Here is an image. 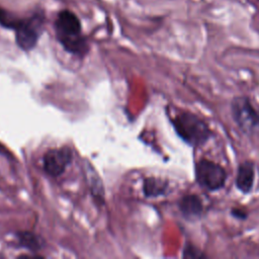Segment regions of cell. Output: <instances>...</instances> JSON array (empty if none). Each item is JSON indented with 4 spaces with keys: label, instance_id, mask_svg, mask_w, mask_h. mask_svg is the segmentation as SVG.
I'll list each match as a JSON object with an SVG mask.
<instances>
[{
    "label": "cell",
    "instance_id": "obj_1",
    "mask_svg": "<svg viewBox=\"0 0 259 259\" xmlns=\"http://www.w3.org/2000/svg\"><path fill=\"white\" fill-rule=\"evenodd\" d=\"M55 31L59 42L70 54L84 57L89 51L86 37L82 34L79 17L71 10H61L55 20Z\"/></svg>",
    "mask_w": 259,
    "mask_h": 259
},
{
    "label": "cell",
    "instance_id": "obj_2",
    "mask_svg": "<svg viewBox=\"0 0 259 259\" xmlns=\"http://www.w3.org/2000/svg\"><path fill=\"white\" fill-rule=\"evenodd\" d=\"M170 122L177 136L189 147H203L212 137L207 122L191 111L180 110L170 117Z\"/></svg>",
    "mask_w": 259,
    "mask_h": 259
},
{
    "label": "cell",
    "instance_id": "obj_3",
    "mask_svg": "<svg viewBox=\"0 0 259 259\" xmlns=\"http://www.w3.org/2000/svg\"><path fill=\"white\" fill-rule=\"evenodd\" d=\"M231 116L238 128L247 137L259 136V111L249 97L234 96L230 103Z\"/></svg>",
    "mask_w": 259,
    "mask_h": 259
},
{
    "label": "cell",
    "instance_id": "obj_4",
    "mask_svg": "<svg viewBox=\"0 0 259 259\" xmlns=\"http://www.w3.org/2000/svg\"><path fill=\"white\" fill-rule=\"evenodd\" d=\"M194 178L200 188L208 192H215L225 187L228 173L221 164L200 158L194 163Z\"/></svg>",
    "mask_w": 259,
    "mask_h": 259
},
{
    "label": "cell",
    "instance_id": "obj_5",
    "mask_svg": "<svg viewBox=\"0 0 259 259\" xmlns=\"http://www.w3.org/2000/svg\"><path fill=\"white\" fill-rule=\"evenodd\" d=\"M45 17L42 13H34L33 15L21 19L15 27V41L23 51L32 50L44 31Z\"/></svg>",
    "mask_w": 259,
    "mask_h": 259
},
{
    "label": "cell",
    "instance_id": "obj_6",
    "mask_svg": "<svg viewBox=\"0 0 259 259\" xmlns=\"http://www.w3.org/2000/svg\"><path fill=\"white\" fill-rule=\"evenodd\" d=\"M72 160L73 152L69 147L53 148L44 155V169L50 176L58 177L65 172Z\"/></svg>",
    "mask_w": 259,
    "mask_h": 259
},
{
    "label": "cell",
    "instance_id": "obj_7",
    "mask_svg": "<svg viewBox=\"0 0 259 259\" xmlns=\"http://www.w3.org/2000/svg\"><path fill=\"white\" fill-rule=\"evenodd\" d=\"M178 209L184 220L194 222L202 218L204 212V204L199 195L189 193L183 195L178 200Z\"/></svg>",
    "mask_w": 259,
    "mask_h": 259
},
{
    "label": "cell",
    "instance_id": "obj_8",
    "mask_svg": "<svg viewBox=\"0 0 259 259\" xmlns=\"http://www.w3.org/2000/svg\"><path fill=\"white\" fill-rule=\"evenodd\" d=\"M256 177V166L253 161L246 160L239 164L235 177V186L243 194L252 192Z\"/></svg>",
    "mask_w": 259,
    "mask_h": 259
},
{
    "label": "cell",
    "instance_id": "obj_9",
    "mask_svg": "<svg viewBox=\"0 0 259 259\" xmlns=\"http://www.w3.org/2000/svg\"><path fill=\"white\" fill-rule=\"evenodd\" d=\"M169 191V181L157 177H147L143 181V192L146 197L155 198L166 195Z\"/></svg>",
    "mask_w": 259,
    "mask_h": 259
},
{
    "label": "cell",
    "instance_id": "obj_10",
    "mask_svg": "<svg viewBox=\"0 0 259 259\" xmlns=\"http://www.w3.org/2000/svg\"><path fill=\"white\" fill-rule=\"evenodd\" d=\"M15 237L19 247L27 249L31 252H36L44 246L42 239L31 232H18L15 234Z\"/></svg>",
    "mask_w": 259,
    "mask_h": 259
},
{
    "label": "cell",
    "instance_id": "obj_11",
    "mask_svg": "<svg viewBox=\"0 0 259 259\" xmlns=\"http://www.w3.org/2000/svg\"><path fill=\"white\" fill-rule=\"evenodd\" d=\"M21 20V18H17L15 15L11 14L10 12L0 8V25L6 27V28H10V29H15V27L17 26V24L19 23V21Z\"/></svg>",
    "mask_w": 259,
    "mask_h": 259
},
{
    "label": "cell",
    "instance_id": "obj_12",
    "mask_svg": "<svg viewBox=\"0 0 259 259\" xmlns=\"http://www.w3.org/2000/svg\"><path fill=\"white\" fill-rule=\"evenodd\" d=\"M94 169L91 168L90 170V175H87V177L90 178V189L92 194L95 196V198L97 199H101V197L104 196V192H103V187H102V183L99 180L98 175H96V177L93 176L94 174Z\"/></svg>",
    "mask_w": 259,
    "mask_h": 259
},
{
    "label": "cell",
    "instance_id": "obj_13",
    "mask_svg": "<svg viewBox=\"0 0 259 259\" xmlns=\"http://www.w3.org/2000/svg\"><path fill=\"white\" fill-rule=\"evenodd\" d=\"M182 257L183 258H193V259H203L207 258V256L195 245L187 242L184 245V248L182 250Z\"/></svg>",
    "mask_w": 259,
    "mask_h": 259
},
{
    "label": "cell",
    "instance_id": "obj_14",
    "mask_svg": "<svg viewBox=\"0 0 259 259\" xmlns=\"http://www.w3.org/2000/svg\"><path fill=\"white\" fill-rule=\"evenodd\" d=\"M231 215L237 220H241V221H244L248 218V213L243 210V209H240V208H237V207H233L231 209Z\"/></svg>",
    "mask_w": 259,
    "mask_h": 259
},
{
    "label": "cell",
    "instance_id": "obj_15",
    "mask_svg": "<svg viewBox=\"0 0 259 259\" xmlns=\"http://www.w3.org/2000/svg\"><path fill=\"white\" fill-rule=\"evenodd\" d=\"M256 1H258V2H259V0H256Z\"/></svg>",
    "mask_w": 259,
    "mask_h": 259
}]
</instances>
